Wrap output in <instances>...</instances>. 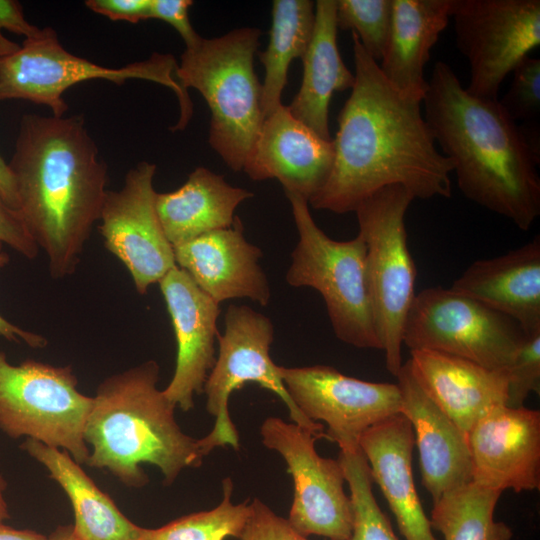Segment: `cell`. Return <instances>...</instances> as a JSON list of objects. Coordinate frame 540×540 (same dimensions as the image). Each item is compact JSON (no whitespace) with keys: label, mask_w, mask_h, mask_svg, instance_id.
<instances>
[{"label":"cell","mask_w":540,"mask_h":540,"mask_svg":"<svg viewBox=\"0 0 540 540\" xmlns=\"http://www.w3.org/2000/svg\"><path fill=\"white\" fill-rule=\"evenodd\" d=\"M524 337L511 318L441 286L416 294L403 330L410 351H439L505 371Z\"/></svg>","instance_id":"obj_11"},{"label":"cell","mask_w":540,"mask_h":540,"mask_svg":"<svg viewBox=\"0 0 540 540\" xmlns=\"http://www.w3.org/2000/svg\"><path fill=\"white\" fill-rule=\"evenodd\" d=\"M71 366L32 359L8 362L0 349V430L11 439L26 437L63 448L80 465L90 448L84 428L93 397L82 394Z\"/></svg>","instance_id":"obj_9"},{"label":"cell","mask_w":540,"mask_h":540,"mask_svg":"<svg viewBox=\"0 0 540 540\" xmlns=\"http://www.w3.org/2000/svg\"><path fill=\"white\" fill-rule=\"evenodd\" d=\"M509 90L499 101L505 113L523 124L538 123L540 116V59L525 57L513 69Z\"/></svg>","instance_id":"obj_33"},{"label":"cell","mask_w":540,"mask_h":540,"mask_svg":"<svg viewBox=\"0 0 540 540\" xmlns=\"http://www.w3.org/2000/svg\"><path fill=\"white\" fill-rule=\"evenodd\" d=\"M6 487V481L0 474V522H4L10 517L8 505L4 496Z\"/></svg>","instance_id":"obj_44"},{"label":"cell","mask_w":540,"mask_h":540,"mask_svg":"<svg viewBox=\"0 0 540 540\" xmlns=\"http://www.w3.org/2000/svg\"><path fill=\"white\" fill-rule=\"evenodd\" d=\"M456 45L467 58L466 90L498 100L506 76L540 45L539 0H456Z\"/></svg>","instance_id":"obj_12"},{"label":"cell","mask_w":540,"mask_h":540,"mask_svg":"<svg viewBox=\"0 0 540 540\" xmlns=\"http://www.w3.org/2000/svg\"><path fill=\"white\" fill-rule=\"evenodd\" d=\"M0 197L12 209L18 211L16 186L11 170L0 155Z\"/></svg>","instance_id":"obj_41"},{"label":"cell","mask_w":540,"mask_h":540,"mask_svg":"<svg viewBox=\"0 0 540 540\" xmlns=\"http://www.w3.org/2000/svg\"><path fill=\"white\" fill-rule=\"evenodd\" d=\"M473 481L516 493L540 488V412L501 405L467 433Z\"/></svg>","instance_id":"obj_16"},{"label":"cell","mask_w":540,"mask_h":540,"mask_svg":"<svg viewBox=\"0 0 540 540\" xmlns=\"http://www.w3.org/2000/svg\"><path fill=\"white\" fill-rule=\"evenodd\" d=\"M263 445L278 452L292 476L294 493L288 521L301 535L349 540L353 526L350 496L338 460L321 457L315 442L321 437L279 417L266 418L260 427Z\"/></svg>","instance_id":"obj_13"},{"label":"cell","mask_w":540,"mask_h":540,"mask_svg":"<svg viewBox=\"0 0 540 540\" xmlns=\"http://www.w3.org/2000/svg\"><path fill=\"white\" fill-rule=\"evenodd\" d=\"M150 3L151 0H87L85 5L111 20L137 23L149 19Z\"/></svg>","instance_id":"obj_39"},{"label":"cell","mask_w":540,"mask_h":540,"mask_svg":"<svg viewBox=\"0 0 540 540\" xmlns=\"http://www.w3.org/2000/svg\"><path fill=\"white\" fill-rule=\"evenodd\" d=\"M0 241L26 259L37 257L39 248L28 233L18 211L0 197Z\"/></svg>","instance_id":"obj_36"},{"label":"cell","mask_w":540,"mask_h":540,"mask_svg":"<svg viewBox=\"0 0 540 540\" xmlns=\"http://www.w3.org/2000/svg\"><path fill=\"white\" fill-rule=\"evenodd\" d=\"M501 494L472 481L433 502L430 525L444 540H512L510 526L494 519Z\"/></svg>","instance_id":"obj_29"},{"label":"cell","mask_w":540,"mask_h":540,"mask_svg":"<svg viewBox=\"0 0 540 540\" xmlns=\"http://www.w3.org/2000/svg\"><path fill=\"white\" fill-rule=\"evenodd\" d=\"M451 289L511 318L526 334L540 329V236L473 262Z\"/></svg>","instance_id":"obj_23"},{"label":"cell","mask_w":540,"mask_h":540,"mask_svg":"<svg viewBox=\"0 0 540 540\" xmlns=\"http://www.w3.org/2000/svg\"><path fill=\"white\" fill-rule=\"evenodd\" d=\"M315 23V2L310 0H274L272 24L267 48L258 56L265 68L261 84L263 117L273 113L282 103L290 63L302 58L312 37Z\"/></svg>","instance_id":"obj_28"},{"label":"cell","mask_w":540,"mask_h":540,"mask_svg":"<svg viewBox=\"0 0 540 540\" xmlns=\"http://www.w3.org/2000/svg\"><path fill=\"white\" fill-rule=\"evenodd\" d=\"M155 172L156 165L145 161L129 170L119 190L107 191L98 226L105 248L126 267L140 295L177 266L155 208Z\"/></svg>","instance_id":"obj_15"},{"label":"cell","mask_w":540,"mask_h":540,"mask_svg":"<svg viewBox=\"0 0 540 540\" xmlns=\"http://www.w3.org/2000/svg\"><path fill=\"white\" fill-rule=\"evenodd\" d=\"M299 240L291 253L286 281L310 287L323 297L335 336L357 348L381 350L366 282V245L358 234L347 241L326 235L315 223L306 199L285 193Z\"/></svg>","instance_id":"obj_6"},{"label":"cell","mask_w":540,"mask_h":540,"mask_svg":"<svg viewBox=\"0 0 540 540\" xmlns=\"http://www.w3.org/2000/svg\"><path fill=\"white\" fill-rule=\"evenodd\" d=\"M2 29L23 35L25 39L37 35L41 30L25 19L22 6L14 0H0V56L12 53L20 46L5 38Z\"/></svg>","instance_id":"obj_38"},{"label":"cell","mask_w":540,"mask_h":540,"mask_svg":"<svg viewBox=\"0 0 540 540\" xmlns=\"http://www.w3.org/2000/svg\"><path fill=\"white\" fill-rule=\"evenodd\" d=\"M358 445L405 540H438L414 484L415 440L408 419L397 413L382 420L361 434Z\"/></svg>","instance_id":"obj_22"},{"label":"cell","mask_w":540,"mask_h":540,"mask_svg":"<svg viewBox=\"0 0 540 540\" xmlns=\"http://www.w3.org/2000/svg\"><path fill=\"white\" fill-rule=\"evenodd\" d=\"M253 193L228 184L222 175L197 167L178 189L157 193L155 208L164 234L177 246L232 226L236 208Z\"/></svg>","instance_id":"obj_27"},{"label":"cell","mask_w":540,"mask_h":540,"mask_svg":"<svg viewBox=\"0 0 540 540\" xmlns=\"http://www.w3.org/2000/svg\"><path fill=\"white\" fill-rule=\"evenodd\" d=\"M278 372L297 408L310 420L326 423L323 438L341 451L359 448L366 429L400 413L397 384L349 377L328 365H278Z\"/></svg>","instance_id":"obj_14"},{"label":"cell","mask_w":540,"mask_h":540,"mask_svg":"<svg viewBox=\"0 0 540 540\" xmlns=\"http://www.w3.org/2000/svg\"><path fill=\"white\" fill-rule=\"evenodd\" d=\"M49 540H78L73 525H60L49 536Z\"/></svg>","instance_id":"obj_43"},{"label":"cell","mask_w":540,"mask_h":540,"mask_svg":"<svg viewBox=\"0 0 540 540\" xmlns=\"http://www.w3.org/2000/svg\"><path fill=\"white\" fill-rule=\"evenodd\" d=\"M412 194L400 185L384 187L355 209L366 245V282L374 326L387 370L402 366L403 330L416 296L417 270L408 248L405 215Z\"/></svg>","instance_id":"obj_7"},{"label":"cell","mask_w":540,"mask_h":540,"mask_svg":"<svg viewBox=\"0 0 540 540\" xmlns=\"http://www.w3.org/2000/svg\"><path fill=\"white\" fill-rule=\"evenodd\" d=\"M509 407L524 406L531 393L540 391V329L525 333L508 370Z\"/></svg>","instance_id":"obj_34"},{"label":"cell","mask_w":540,"mask_h":540,"mask_svg":"<svg viewBox=\"0 0 540 540\" xmlns=\"http://www.w3.org/2000/svg\"><path fill=\"white\" fill-rule=\"evenodd\" d=\"M355 82L338 115L334 160L314 209L354 212L376 191L400 185L414 199L452 194V161L441 154L421 102L398 92L352 32Z\"/></svg>","instance_id":"obj_1"},{"label":"cell","mask_w":540,"mask_h":540,"mask_svg":"<svg viewBox=\"0 0 540 540\" xmlns=\"http://www.w3.org/2000/svg\"><path fill=\"white\" fill-rule=\"evenodd\" d=\"M10 262V257L4 250V244L0 241V268L5 267ZM0 337L9 342L25 343L31 348L41 349L47 345V339L35 332L22 329L9 322L0 314Z\"/></svg>","instance_id":"obj_40"},{"label":"cell","mask_w":540,"mask_h":540,"mask_svg":"<svg viewBox=\"0 0 540 540\" xmlns=\"http://www.w3.org/2000/svg\"><path fill=\"white\" fill-rule=\"evenodd\" d=\"M0 540H49V538L34 530L16 529L0 522Z\"/></svg>","instance_id":"obj_42"},{"label":"cell","mask_w":540,"mask_h":540,"mask_svg":"<svg viewBox=\"0 0 540 540\" xmlns=\"http://www.w3.org/2000/svg\"><path fill=\"white\" fill-rule=\"evenodd\" d=\"M173 250L176 265L216 303L248 298L261 306L269 304L270 284L259 265L263 253L246 240L238 216L232 226L205 233Z\"/></svg>","instance_id":"obj_19"},{"label":"cell","mask_w":540,"mask_h":540,"mask_svg":"<svg viewBox=\"0 0 540 540\" xmlns=\"http://www.w3.org/2000/svg\"><path fill=\"white\" fill-rule=\"evenodd\" d=\"M178 64L171 54L153 53L148 59L120 68H107L75 56L60 44L57 34L46 27L12 53L0 56V101L22 99L48 106L53 116L68 110L63 93L91 79L121 85L128 79L149 80L169 87L180 104L175 130H183L192 116V103L176 77Z\"/></svg>","instance_id":"obj_8"},{"label":"cell","mask_w":540,"mask_h":540,"mask_svg":"<svg viewBox=\"0 0 540 540\" xmlns=\"http://www.w3.org/2000/svg\"><path fill=\"white\" fill-rule=\"evenodd\" d=\"M424 118L453 163L462 194L527 231L540 215L538 156L499 100L470 94L452 68L435 63Z\"/></svg>","instance_id":"obj_3"},{"label":"cell","mask_w":540,"mask_h":540,"mask_svg":"<svg viewBox=\"0 0 540 540\" xmlns=\"http://www.w3.org/2000/svg\"><path fill=\"white\" fill-rule=\"evenodd\" d=\"M392 16L393 0H336L337 27L355 33L377 63L388 43Z\"/></svg>","instance_id":"obj_32"},{"label":"cell","mask_w":540,"mask_h":540,"mask_svg":"<svg viewBox=\"0 0 540 540\" xmlns=\"http://www.w3.org/2000/svg\"><path fill=\"white\" fill-rule=\"evenodd\" d=\"M249 510L239 540H310L258 498L249 503Z\"/></svg>","instance_id":"obj_35"},{"label":"cell","mask_w":540,"mask_h":540,"mask_svg":"<svg viewBox=\"0 0 540 540\" xmlns=\"http://www.w3.org/2000/svg\"><path fill=\"white\" fill-rule=\"evenodd\" d=\"M396 378L400 413L413 429L422 483L435 502L473 481L467 437L421 388L409 360L402 364Z\"/></svg>","instance_id":"obj_20"},{"label":"cell","mask_w":540,"mask_h":540,"mask_svg":"<svg viewBox=\"0 0 540 540\" xmlns=\"http://www.w3.org/2000/svg\"><path fill=\"white\" fill-rule=\"evenodd\" d=\"M410 354L418 384L466 437L485 413L506 405L507 371L439 351L412 350Z\"/></svg>","instance_id":"obj_21"},{"label":"cell","mask_w":540,"mask_h":540,"mask_svg":"<svg viewBox=\"0 0 540 540\" xmlns=\"http://www.w3.org/2000/svg\"><path fill=\"white\" fill-rule=\"evenodd\" d=\"M334 144L297 120L281 104L264 118L243 170L254 181L277 179L285 193L309 201L332 169Z\"/></svg>","instance_id":"obj_18"},{"label":"cell","mask_w":540,"mask_h":540,"mask_svg":"<svg viewBox=\"0 0 540 540\" xmlns=\"http://www.w3.org/2000/svg\"><path fill=\"white\" fill-rule=\"evenodd\" d=\"M338 461L349 486L353 509L349 540H398L373 495L370 467L360 447L340 451Z\"/></svg>","instance_id":"obj_31"},{"label":"cell","mask_w":540,"mask_h":540,"mask_svg":"<svg viewBox=\"0 0 540 540\" xmlns=\"http://www.w3.org/2000/svg\"><path fill=\"white\" fill-rule=\"evenodd\" d=\"M233 482L222 481V500L213 509L191 513L152 528L151 540H225L239 539L249 516V500L232 502Z\"/></svg>","instance_id":"obj_30"},{"label":"cell","mask_w":540,"mask_h":540,"mask_svg":"<svg viewBox=\"0 0 540 540\" xmlns=\"http://www.w3.org/2000/svg\"><path fill=\"white\" fill-rule=\"evenodd\" d=\"M160 367L148 360L105 378L97 387L84 428L91 446L86 465L106 469L130 488L149 482L142 464L156 466L170 486L185 468L208 455L200 439L185 434L176 406L157 387Z\"/></svg>","instance_id":"obj_4"},{"label":"cell","mask_w":540,"mask_h":540,"mask_svg":"<svg viewBox=\"0 0 540 540\" xmlns=\"http://www.w3.org/2000/svg\"><path fill=\"white\" fill-rule=\"evenodd\" d=\"M20 448L41 463L65 491L78 540H151L152 528L136 525L66 451L26 439Z\"/></svg>","instance_id":"obj_25"},{"label":"cell","mask_w":540,"mask_h":540,"mask_svg":"<svg viewBox=\"0 0 540 540\" xmlns=\"http://www.w3.org/2000/svg\"><path fill=\"white\" fill-rule=\"evenodd\" d=\"M8 166L18 212L45 252L51 278L72 275L108 191L107 164L84 118L24 115Z\"/></svg>","instance_id":"obj_2"},{"label":"cell","mask_w":540,"mask_h":540,"mask_svg":"<svg viewBox=\"0 0 540 540\" xmlns=\"http://www.w3.org/2000/svg\"><path fill=\"white\" fill-rule=\"evenodd\" d=\"M158 284L177 343L174 374L163 392L171 403L187 412L194 407V395L203 393L216 361L220 308L178 266Z\"/></svg>","instance_id":"obj_17"},{"label":"cell","mask_w":540,"mask_h":540,"mask_svg":"<svg viewBox=\"0 0 540 540\" xmlns=\"http://www.w3.org/2000/svg\"><path fill=\"white\" fill-rule=\"evenodd\" d=\"M190 0H151L149 19L155 18L171 25L181 36L186 47L196 44L201 36L193 29L189 19Z\"/></svg>","instance_id":"obj_37"},{"label":"cell","mask_w":540,"mask_h":540,"mask_svg":"<svg viewBox=\"0 0 540 540\" xmlns=\"http://www.w3.org/2000/svg\"><path fill=\"white\" fill-rule=\"evenodd\" d=\"M456 0H393L388 43L379 68L401 94L422 103L430 51L447 27Z\"/></svg>","instance_id":"obj_24"},{"label":"cell","mask_w":540,"mask_h":540,"mask_svg":"<svg viewBox=\"0 0 540 540\" xmlns=\"http://www.w3.org/2000/svg\"><path fill=\"white\" fill-rule=\"evenodd\" d=\"M274 326L270 318L247 305L228 306L225 331L218 336V356L205 382L206 410L215 418L212 430L201 439L209 454L217 447L239 450V435L230 418L228 402L233 391L247 383L275 393L289 410L293 423L323 438L324 426L307 418L289 396L270 356Z\"/></svg>","instance_id":"obj_10"},{"label":"cell","mask_w":540,"mask_h":540,"mask_svg":"<svg viewBox=\"0 0 540 540\" xmlns=\"http://www.w3.org/2000/svg\"><path fill=\"white\" fill-rule=\"evenodd\" d=\"M336 0L315 2V23L304 53L300 88L288 105L291 114L325 140L329 104L334 92L352 89L355 76L343 62L337 45Z\"/></svg>","instance_id":"obj_26"},{"label":"cell","mask_w":540,"mask_h":540,"mask_svg":"<svg viewBox=\"0 0 540 540\" xmlns=\"http://www.w3.org/2000/svg\"><path fill=\"white\" fill-rule=\"evenodd\" d=\"M260 35L258 28L242 27L201 37L186 47L176 69L181 87L204 97L211 111L209 144L235 172L243 170L264 120L254 69Z\"/></svg>","instance_id":"obj_5"}]
</instances>
